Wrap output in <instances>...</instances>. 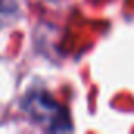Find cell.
Here are the masks:
<instances>
[{"label": "cell", "mask_w": 134, "mask_h": 134, "mask_svg": "<svg viewBox=\"0 0 134 134\" xmlns=\"http://www.w3.org/2000/svg\"><path fill=\"white\" fill-rule=\"evenodd\" d=\"M18 14L16 0H0V30L14 21Z\"/></svg>", "instance_id": "7a4b0ae2"}, {"label": "cell", "mask_w": 134, "mask_h": 134, "mask_svg": "<svg viewBox=\"0 0 134 134\" xmlns=\"http://www.w3.org/2000/svg\"><path fill=\"white\" fill-rule=\"evenodd\" d=\"M22 109L27 117L44 131H73V123L66 109L43 90H35L29 93L24 99Z\"/></svg>", "instance_id": "6da1fadb"}]
</instances>
